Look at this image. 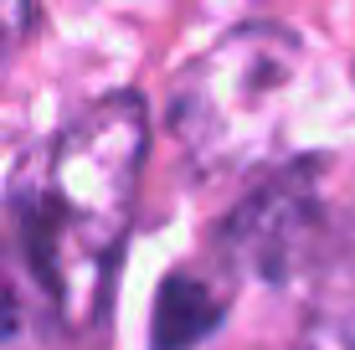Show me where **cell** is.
Returning a JSON list of instances; mask_svg holds the SVG:
<instances>
[{
	"instance_id": "5b68a950",
	"label": "cell",
	"mask_w": 355,
	"mask_h": 350,
	"mask_svg": "<svg viewBox=\"0 0 355 350\" xmlns=\"http://www.w3.org/2000/svg\"><path fill=\"white\" fill-rule=\"evenodd\" d=\"M52 304L36 288L26 258L10 237H0V350H36L52 324Z\"/></svg>"
},
{
	"instance_id": "8992f818",
	"label": "cell",
	"mask_w": 355,
	"mask_h": 350,
	"mask_svg": "<svg viewBox=\"0 0 355 350\" xmlns=\"http://www.w3.org/2000/svg\"><path fill=\"white\" fill-rule=\"evenodd\" d=\"M36 26V10L31 6H16V0H0V72L16 62V52L26 46V36Z\"/></svg>"
},
{
	"instance_id": "6da1fadb",
	"label": "cell",
	"mask_w": 355,
	"mask_h": 350,
	"mask_svg": "<svg viewBox=\"0 0 355 350\" xmlns=\"http://www.w3.org/2000/svg\"><path fill=\"white\" fill-rule=\"evenodd\" d=\"M150 114L139 93H108L21 160L6 191L16 237L52 315L88 330L103 315L139 191Z\"/></svg>"
},
{
	"instance_id": "3957f363",
	"label": "cell",
	"mask_w": 355,
	"mask_h": 350,
	"mask_svg": "<svg viewBox=\"0 0 355 350\" xmlns=\"http://www.w3.org/2000/svg\"><path fill=\"white\" fill-rule=\"evenodd\" d=\"M320 216H324V196H320V170L314 165H293V170L263 180L242 211L227 227V252L252 268L268 283H284L309 263L314 237H320Z\"/></svg>"
},
{
	"instance_id": "7a4b0ae2",
	"label": "cell",
	"mask_w": 355,
	"mask_h": 350,
	"mask_svg": "<svg viewBox=\"0 0 355 350\" xmlns=\"http://www.w3.org/2000/svg\"><path fill=\"white\" fill-rule=\"evenodd\" d=\"M304 46L284 26H242L180 72L170 129L201 170L258 165L284 134Z\"/></svg>"
},
{
	"instance_id": "277c9868",
	"label": "cell",
	"mask_w": 355,
	"mask_h": 350,
	"mask_svg": "<svg viewBox=\"0 0 355 350\" xmlns=\"http://www.w3.org/2000/svg\"><path fill=\"white\" fill-rule=\"evenodd\" d=\"M227 294L201 273H175L165 279L160 299H155V350H191L211 335L222 320Z\"/></svg>"
}]
</instances>
